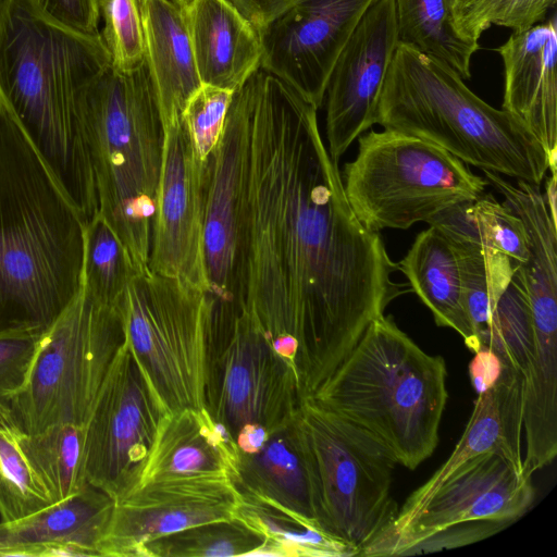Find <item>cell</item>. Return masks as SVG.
Masks as SVG:
<instances>
[{
  "mask_svg": "<svg viewBox=\"0 0 557 557\" xmlns=\"http://www.w3.org/2000/svg\"><path fill=\"white\" fill-rule=\"evenodd\" d=\"M317 106L258 69L233 92L235 306L310 397L368 325L409 287L357 218L322 139Z\"/></svg>",
  "mask_w": 557,
  "mask_h": 557,
  "instance_id": "obj_1",
  "label": "cell"
},
{
  "mask_svg": "<svg viewBox=\"0 0 557 557\" xmlns=\"http://www.w3.org/2000/svg\"><path fill=\"white\" fill-rule=\"evenodd\" d=\"M87 219L0 99V333L46 331L83 286Z\"/></svg>",
  "mask_w": 557,
  "mask_h": 557,
  "instance_id": "obj_2",
  "label": "cell"
},
{
  "mask_svg": "<svg viewBox=\"0 0 557 557\" xmlns=\"http://www.w3.org/2000/svg\"><path fill=\"white\" fill-rule=\"evenodd\" d=\"M163 140L147 59L128 73L110 65L81 91L71 190L86 219L104 218L138 273L149 269Z\"/></svg>",
  "mask_w": 557,
  "mask_h": 557,
  "instance_id": "obj_3",
  "label": "cell"
},
{
  "mask_svg": "<svg viewBox=\"0 0 557 557\" xmlns=\"http://www.w3.org/2000/svg\"><path fill=\"white\" fill-rule=\"evenodd\" d=\"M376 124L429 140L482 171L540 185L557 166L512 114L476 96L447 63L398 44Z\"/></svg>",
  "mask_w": 557,
  "mask_h": 557,
  "instance_id": "obj_4",
  "label": "cell"
},
{
  "mask_svg": "<svg viewBox=\"0 0 557 557\" xmlns=\"http://www.w3.org/2000/svg\"><path fill=\"white\" fill-rule=\"evenodd\" d=\"M446 377L441 356L423 351L381 314L306 399L360 426L413 470L438 444Z\"/></svg>",
  "mask_w": 557,
  "mask_h": 557,
  "instance_id": "obj_5",
  "label": "cell"
},
{
  "mask_svg": "<svg viewBox=\"0 0 557 557\" xmlns=\"http://www.w3.org/2000/svg\"><path fill=\"white\" fill-rule=\"evenodd\" d=\"M110 64L100 33L65 27L33 0H0V99L70 188L78 97Z\"/></svg>",
  "mask_w": 557,
  "mask_h": 557,
  "instance_id": "obj_6",
  "label": "cell"
},
{
  "mask_svg": "<svg viewBox=\"0 0 557 557\" xmlns=\"http://www.w3.org/2000/svg\"><path fill=\"white\" fill-rule=\"evenodd\" d=\"M359 221L379 233L407 230L480 198L488 181L444 148L393 129L358 137L356 158L341 173Z\"/></svg>",
  "mask_w": 557,
  "mask_h": 557,
  "instance_id": "obj_7",
  "label": "cell"
},
{
  "mask_svg": "<svg viewBox=\"0 0 557 557\" xmlns=\"http://www.w3.org/2000/svg\"><path fill=\"white\" fill-rule=\"evenodd\" d=\"M125 341L121 304H101L82 286L44 332L27 384L7 401L22 430L85 425Z\"/></svg>",
  "mask_w": 557,
  "mask_h": 557,
  "instance_id": "obj_8",
  "label": "cell"
},
{
  "mask_svg": "<svg viewBox=\"0 0 557 557\" xmlns=\"http://www.w3.org/2000/svg\"><path fill=\"white\" fill-rule=\"evenodd\" d=\"M126 338L169 412L206 408L214 297L150 269L121 300Z\"/></svg>",
  "mask_w": 557,
  "mask_h": 557,
  "instance_id": "obj_9",
  "label": "cell"
},
{
  "mask_svg": "<svg viewBox=\"0 0 557 557\" xmlns=\"http://www.w3.org/2000/svg\"><path fill=\"white\" fill-rule=\"evenodd\" d=\"M300 420L312 451L325 533L359 556L396 517L391 495L397 461L355 423L304 399Z\"/></svg>",
  "mask_w": 557,
  "mask_h": 557,
  "instance_id": "obj_10",
  "label": "cell"
},
{
  "mask_svg": "<svg viewBox=\"0 0 557 557\" xmlns=\"http://www.w3.org/2000/svg\"><path fill=\"white\" fill-rule=\"evenodd\" d=\"M301 404L293 366L253 319L240 308L214 309L206 409L233 442L248 426L281 430L299 416Z\"/></svg>",
  "mask_w": 557,
  "mask_h": 557,
  "instance_id": "obj_11",
  "label": "cell"
},
{
  "mask_svg": "<svg viewBox=\"0 0 557 557\" xmlns=\"http://www.w3.org/2000/svg\"><path fill=\"white\" fill-rule=\"evenodd\" d=\"M169 413L127 338L85 424V476L114 502L135 490Z\"/></svg>",
  "mask_w": 557,
  "mask_h": 557,
  "instance_id": "obj_12",
  "label": "cell"
},
{
  "mask_svg": "<svg viewBox=\"0 0 557 557\" xmlns=\"http://www.w3.org/2000/svg\"><path fill=\"white\" fill-rule=\"evenodd\" d=\"M534 498L531 478L496 451L481 454L454 471L408 522L377 535L359 556H403L430 535L465 521L516 522Z\"/></svg>",
  "mask_w": 557,
  "mask_h": 557,
  "instance_id": "obj_13",
  "label": "cell"
},
{
  "mask_svg": "<svg viewBox=\"0 0 557 557\" xmlns=\"http://www.w3.org/2000/svg\"><path fill=\"white\" fill-rule=\"evenodd\" d=\"M163 128L149 269L210 293L203 244L206 162L197 159L183 116Z\"/></svg>",
  "mask_w": 557,
  "mask_h": 557,
  "instance_id": "obj_14",
  "label": "cell"
},
{
  "mask_svg": "<svg viewBox=\"0 0 557 557\" xmlns=\"http://www.w3.org/2000/svg\"><path fill=\"white\" fill-rule=\"evenodd\" d=\"M375 0H298L261 32L260 67L319 109L332 69Z\"/></svg>",
  "mask_w": 557,
  "mask_h": 557,
  "instance_id": "obj_15",
  "label": "cell"
},
{
  "mask_svg": "<svg viewBox=\"0 0 557 557\" xmlns=\"http://www.w3.org/2000/svg\"><path fill=\"white\" fill-rule=\"evenodd\" d=\"M397 45L395 0H375L341 51L325 89L326 148L335 162L376 124L380 95Z\"/></svg>",
  "mask_w": 557,
  "mask_h": 557,
  "instance_id": "obj_16",
  "label": "cell"
},
{
  "mask_svg": "<svg viewBox=\"0 0 557 557\" xmlns=\"http://www.w3.org/2000/svg\"><path fill=\"white\" fill-rule=\"evenodd\" d=\"M240 494L230 478L151 481L116 500L98 556L141 557L144 546L186 528L236 516Z\"/></svg>",
  "mask_w": 557,
  "mask_h": 557,
  "instance_id": "obj_17",
  "label": "cell"
},
{
  "mask_svg": "<svg viewBox=\"0 0 557 557\" xmlns=\"http://www.w3.org/2000/svg\"><path fill=\"white\" fill-rule=\"evenodd\" d=\"M523 382L524 376L520 371L504 367L496 384L478 395L466 429L451 455L425 483L407 497L396 517L381 533L408 522L454 471L481 454L496 451L523 474Z\"/></svg>",
  "mask_w": 557,
  "mask_h": 557,
  "instance_id": "obj_18",
  "label": "cell"
},
{
  "mask_svg": "<svg viewBox=\"0 0 557 557\" xmlns=\"http://www.w3.org/2000/svg\"><path fill=\"white\" fill-rule=\"evenodd\" d=\"M505 85L502 109L517 117L557 160V32L555 18L512 33L499 46Z\"/></svg>",
  "mask_w": 557,
  "mask_h": 557,
  "instance_id": "obj_19",
  "label": "cell"
},
{
  "mask_svg": "<svg viewBox=\"0 0 557 557\" xmlns=\"http://www.w3.org/2000/svg\"><path fill=\"white\" fill-rule=\"evenodd\" d=\"M232 481L238 492L270 500L324 531L314 460L300 412L272 433L259 450L238 454Z\"/></svg>",
  "mask_w": 557,
  "mask_h": 557,
  "instance_id": "obj_20",
  "label": "cell"
},
{
  "mask_svg": "<svg viewBox=\"0 0 557 557\" xmlns=\"http://www.w3.org/2000/svg\"><path fill=\"white\" fill-rule=\"evenodd\" d=\"M183 11L201 85L238 89L260 67L259 32L226 0H190Z\"/></svg>",
  "mask_w": 557,
  "mask_h": 557,
  "instance_id": "obj_21",
  "label": "cell"
},
{
  "mask_svg": "<svg viewBox=\"0 0 557 557\" xmlns=\"http://www.w3.org/2000/svg\"><path fill=\"white\" fill-rule=\"evenodd\" d=\"M237 460L233 440L206 408L169 412L160 424L139 485L164 480H232Z\"/></svg>",
  "mask_w": 557,
  "mask_h": 557,
  "instance_id": "obj_22",
  "label": "cell"
},
{
  "mask_svg": "<svg viewBox=\"0 0 557 557\" xmlns=\"http://www.w3.org/2000/svg\"><path fill=\"white\" fill-rule=\"evenodd\" d=\"M114 499L87 485L74 496L30 516L0 522V557H41L50 543L82 546L98 556V542L110 522Z\"/></svg>",
  "mask_w": 557,
  "mask_h": 557,
  "instance_id": "obj_23",
  "label": "cell"
},
{
  "mask_svg": "<svg viewBox=\"0 0 557 557\" xmlns=\"http://www.w3.org/2000/svg\"><path fill=\"white\" fill-rule=\"evenodd\" d=\"M146 59L154 84L163 124L183 116L201 86L183 8L170 0H139Z\"/></svg>",
  "mask_w": 557,
  "mask_h": 557,
  "instance_id": "obj_24",
  "label": "cell"
},
{
  "mask_svg": "<svg viewBox=\"0 0 557 557\" xmlns=\"http://www.w3.org/2000/svg\"><path fill=\"white\" fill-rule=\"evenodd\" d=\"M398 268L430 309L435 323L456 331L473 352L474 338L463 306L458 256L446 237L429 225L416 236Z\"/></svg>",
  "mask_w": 557,
  "mask_h": 557,
  "instance_id": "obj_25",
  "label": "cell"
},
{
  "mask_svg": "<svg viewBox=\"0 0 557 557\" xmlns=\"http://www.w3.org/2000/svg\"><path fill=\"white\" fill-rule=\"evenodd\" d=\"M239 494L235 517L265 537L255 556H356L352 548L307 519L255 494Z\"/></svg>",
  "mask_w": 557,
  "mask_h": 557,
  "instance_id": "obj_26",
  "label": "cell"
},
{
  "mask_svg": "<svg viewBox=\"0 0 557 557\" xmlns=\"http://www.w3.org/2000/svg\"><path fill=\"white\" fill-rule=\"evenodd\" d=\"M453 4V0H395L398 44L447 63L467 79L480 46L456 29Z\"/></svg>",
  "mask_w": 557,
  "mask_h": 557,
  "instance_id": "obj_27",
  "label": "cell"
},
{
  "mask_svg": "<svg viewBox=\"0 0 557 557\" xmlns=\"http://www.w3.org/2000/svg\"><path fill=\"white\" fill-rule=\"evenodd\" d=\"M21 444L54 504L74 496L88 485L85 476V425L61 423L35 435L24 432Z\"/></svg>",
  "mask_w": 557,
  "mask_h": 557,
  "instance_id": "obj_28",
  "label": "cell"
},
{
  "mask_svg": "<svg viewBox=\"0 0 557 557\" xmlns=\"http://www.w3.org/2000/svg\"><path fill=\"white\" fill-rule=\"evenodd\" d=\"M23 434L12 409L0 399V518L5 522L54 504L22 447Z\"/></svg>",
  "mask_w": 557,
  "mask_h": 557,
  "instance_id": "obj_29",
  "label": "cell"
},
{
  "mask_svg": "<svg viewBox=\"0 0 557 557\" xmlns=\"http://www.w3.org/2000/svg\"><path fill=\"white\" fill-rule=\"evenodd\" d=\"M265 537L238 517L186 528L148 542L141 557L255 556Z\"/></svg>",
  "mask_w": 557,
  "mask_h": 557,
  "instance_id": "obj_30",
  "label": "cell"
},
{
  "mask_svg": "<svg viewBox=\"0 0 557 557\" xmlns=\"http://www.w3.org/2000/svg\"><path fill=\"white\" fill-rule=\"evenodd\" d=\"M138 274L120 238L104 218L87 219L84 237L83 288L95 300L119 306L124 292Z\"/></svg>",
  "mask_w": 557,
  "mask_h": 557,
  "instance_id": "obj_31",
  "label": "cell"
},
{
  "mask_svg": "<svg viewBox=\"0 0 557 557\" xmlns=\"http://www.w3.org/2000/svg\"><path fill=\"white\" fill-rule=\"evenodd\" d=\"M479 344L480 348L492 349L504 367L525 375L533 354V324L523 288L515 274L498 300Z\"/></svg>",
  "mask_w": 557,
  "mask_h": 557,
  "instance_id": "obj_32",
  "label": "cell"
},
{
  "mask_svg": "<svg viewBox=\"0 0 557 557\" xmlns=\"http://www.w3.org/2000/svg\"><path fill=\"white\" fill-rule=\"evenodd\" d=\"M557 0H456L454 24L458 33L479 41L491 25L510 28L513 33L540 24Z\"/></svg>",
  "mask_w": 557,
  "mask_h": 557,
  "instance_id": "obj_33",
  "label": "cell"
},
{
  "mask_svg": "<svg viewBox=\"0 0 557 557\" xmlns=\"http://www.w3.org/2000/svg\"><path fill=\"white\" fill-rule=\"evenodd\" d=\"M103 28L100 33L111 67L121 73L146 61V42L139 0H99Z\"/></svg>",
  "mask_w": 557,
  "mask_h": 557,
  "instance_id": "obj_34",
  "label": "cell"
},
{
  "mask_svg": "<svg viewBox=\"0 0 557 557\" xmlns=\"http://www.w3.org/2000/svg\"><path fill=\"white\" fill-rule=\"evenodd\" d=\"M469 213L487 245L515 263L528 260V237L521 219L491 193L470 202Z\"/></svg>",
  "mask_w": 557,
  "mask_h": 557,
  "instance_id": "obj_35",
  "label": "cell"
},
{
  "mask_svg": "<svg viewBox=\"0 0 557 557\" xmlns=\"http://www.w3.org/2000/svg\"><path fill=\"white\" fill-rule=\"evenodd\" d=\"M228 89L201 85L189 98L183 119L199 162L205 163L216 146L232 101Z\"/></svg>",
  "mask_w": 557,
  "mask_h": 557,
  "instance_id": "obj_36",
  "label": "cell"
},
{
  "mask_svg": "<svg viewBox=\"0 0 557 557\" xmlns=\"http://www.w3.org/2000/svg\"><path fill=\"white\" fill-rule=\"evenodd\" d=\"M44 332L0 333V399L8 401L27 384Z\"/></svg>",
  "mask_w": 557,
  "mask_h": 557,
  "instance_id": "obj_37",
  "label": "cell"
},
{
  "mask_svg": "<svg viewBox=\"0 0 557 557\" xmlns=\"http://www.w3.org/2000/svg\"><path fill=\"white\" fill-rule=\"evenodd\" d=\"M507 520H472L447 527L408 548L403 556L440 552L465 546L504 530Z\"/></svg>",
  "mask_w": 557,
  "mask_h": 557,
  "instance_id": "obj_38",
  "label": "cell"
},
{
  "mask_svg": "<svg viewBox=\"0 0 557 557\" xmlns=\"http://www.w3.org/2000/svg\"><path fill=\"white\" fill-rule=\"evenodd\" d=\"M50 18L73 30L94 35L98 29L99 0H33Z\"/></svg>",
  "mask_w": 557,
  "mask_h": 557,
  "instance_id": "obj_39",
  "label": "cell"
},
{
  "mask_svg": "<svg viewBox=\"0 0 557 557\" xmlns=\"http://www.w3.org/2000/svg\"><path fill=\"white\" fill-rule=\"evenodd\" d=\"M258 32L284 13L298 0H226Z\"/></svg>",
  "mask_w": 557,
  "mask_h": 557,
  "instance_id": "obj_40",
  "label": "cell"
},
{
  "mask_svg": "<svg viewBox=\"0 0 557 557\" xmlns=\"http://www.w3.org/2000/svg\"><path fill=\"white\" fill-rule=\"evenodd\" d=\"M469 363V375L476 394L491 389L504 369L500 358L490 348L481 347Z\"/></svg>",
  "mask_w": 557,
  "mask_h": 557,
  "instance_id": "obj_41",
  "label": "cell"
},
{
  "mask_svg": "<svg viewBox=\"0 0 557 557\" xmlns=\"http://www.w3.org/2000/svg\"><path fill=\"white\" fill-rule=\"evenodd\" d=\"M176 5L184 8L190 0H170Z\"/></svg>",
  "mask_w": 557,
  "mask_h": 557,
  "instance_id": "obj_42",
  "label": "cell"
},
{
  "mask_svg": "<svg viewBox=\"0 0 557 557\" xmlns=\"http://www.w3.org/2000/svg\"><path fill=\"white\" fill-rule=\"evenodd\" d=\"M456 0H453V2H455Z\"/></svg>",
  "mask_w": 557,
  "mask_h": 557,
  "instance_id": "obj_43",
  "label": "cell"
}]
</instances>
